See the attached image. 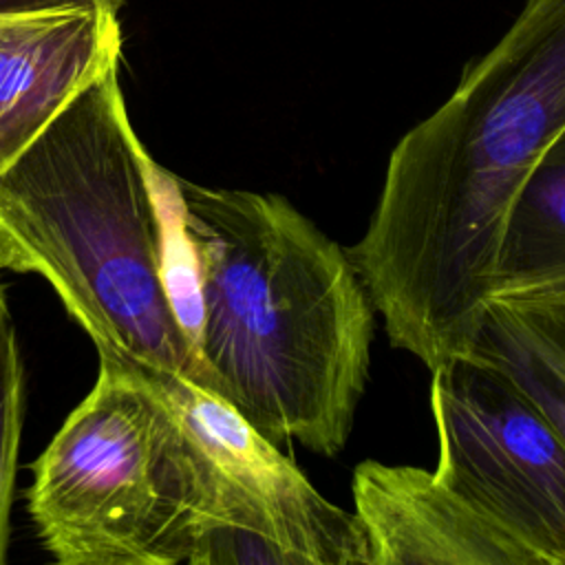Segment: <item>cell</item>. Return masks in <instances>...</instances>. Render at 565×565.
Returning a JSON list of instances; mask_svg holds the SVG:
<instances>
[{
    "label": "cell",
    "mask_w": 565,
    "mask_h": 565,
    "mask_svg": "<svg viewBox=\"0 0 565 565\" xmlns=\"http://www.w3.org/2000/svg\"><path fill=\"white\" fill-rule=\"evenodd\" d=\"M351 490L371 565H541L435 470L366 459Z\"/></svg>",
    "instance_id": "ba28073f"
},
{
    "label": "cell",
    "mask_w": 565,
    "mask_h": 565,
    "mask_svg": "<svg viewBox=\"0 0 565 565\" xmlns=\"http://www.w3.org/2000/svg\"><path fill=\"white\" fill-rule=\"evenodd\" d=\"M470 353L512 375L565 435V300H492Z\"/></svg>",
    "instance_id": "30bf717a"
},
{
    "label": "cell",
    "mask_w": 565,
    "mask_h": 565,
    "mask_svg": "<svg viewBox=\"0 0 565 565\" xmlns=\"http://www.w3.org/2000/svg\"><path fill=\"white\" fill-rule=\"evenodd\" d=\"M2 269V267H0ZM9 313V307H7V298H4V287H2V282H0V322H2V318Z\"/></svg>",
    "instance_id": "7c38bea8"
},
{
    "label": "cell",
    "mask_w": 565,
    "mask_h": 565,
    "mask_svg": "<svg viewBox=\"0 0 565 565\" xmlns=\"http://www.w3.org/2000/svg\"><path fill=\"white\" fill-rule=\"evenodd\" d=\"M146 373L181 424L194 475L188 565H371L358 514L322 497L232 404L183 375Z\"/></svg>",
    "instance_id": "5b68a950"
},
{
    "label": "cell",
    "mask_w": 565,
    "mask_h": 565,
    "mask_svg": "<svg viewBox=\"0 0 565 565\" xmlns=\"http://www.w3.org/2000/svg\"><path fill=\"white\" fill-rule=\"evenodd\" d=\"M166 190L113 66L0 172V267L42 276L97 353L203 384Z\"/></svg>",
    "instance_id": "3957f363"
},
{
    "label": "cell",
    "mask_w": 565,
    "mask_h": 565,
    "mask_svg": "<svg viewBox=\"0 0 565 565\" xmlns=\"http://www.w3.org/2000/svg\"><path fill=\"white\" fill-rule=\"evenodd\" d=\"M24 419V366L7 313L0 322V565L7 563L11 539V501Z\"/></svg>",
    "instance_id": "8fae6325"
},
{
    "label": "cell",
    "mask_w": 565,
    "mask_h": 565,
    "mask_svg": "<svg viewBox=\"0 0 565 565\" xmlns=\"http://www.w3.org/2000/svg\"><path fill=\"white\" fill-rule=\"evenodd\" d=\"M430 413L435 475L541 565H565V435L541 404L468 353L430 369Z\"/></svg>",
    "instance_id": "8992f818"
},
{
    "label": "cell",
    "mask_w": 565,
    "mask_h": 565,
    "mask_svg": "<svg viewBox=\"0 0 565 565\" xmlns=\"http://www.w3.org/2000/svg\"><path fill=\"white\" fill-rule=\"evenodd\" d=\"M565 128V0H527L450 97L391 150L349 256L393 347L468 355L492 300L508 210Z\"/></svg>",
    "instance_id": "6da1fadb"
},
{
    "label": "cell",
    "mask_w": 565,
    "mask_h": 565,
    "mask_svg": "<svg viewBox=\"0 0 565 565\" xmlns=\"http://www.w3.org/2000/svg\"><path fill=\"white\" fill-rule=\"evenodd\" d=\"M170 179L201 386L278 446L338 455L377 313L349 252L280 194Z\"/></svg>",
    "instance_id": "7a4b0ae2"
},
{
    "label": "cell",
    "mask_w": 565,
    "mask_h": 565,
    "mask_svg": "<svg viewBox=\"0 0 565 565\" xmlns=\"http://www.w3.org/2000/svg\"><path fill=\"white\" fill-rule=\"evenodd\" d=\"M492 300H565V128L543 150L508 210Z\"/></svg>",
    "instance_id": "9c48e42d"
},
{
    "label": "cell",
    "mask_w": 565,
    "mask_h": 565,
    "mask_svg": "<svg viewBox=\"0 0 565 565\" xmlns=\"http://www.w3.org/2000/svg\"><path fill=\"white\" fill-rule=\"evenodd\" d=\"M29 514L62 565H179L196 534L181 424L146 369L99 353L88 395L31 466Z\"/></svg>",
    "instance_id": "277c9868"
},
{
    "label": "cell",
    "mask_w": 565,
    "mask_h": 565,
    "mask_svg": "<svg viewBox=\"0 0 565 565\" xmlns=\"http://www.w3.org/2000/svg\"><path fill=\"white\" fill-rule=\"evenodd\" d=\"M124 0H0V172L119 66Z\"/></svg>",
    "instance_id": "52a82bcc"
}]
</instances>
